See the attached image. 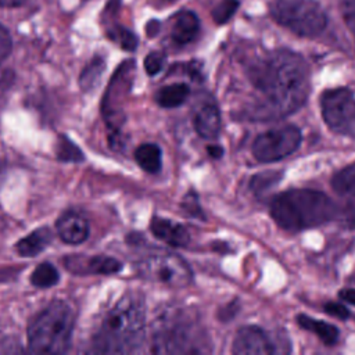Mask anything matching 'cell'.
<instances>
[{"mask_svg": "<svg viewBox=\"0 0 355 355\" xmlns=\"http://www.w3.org/2000/svg\"><path fill=\"white\" fill-rule=\"evenodd\" d=\"M200 29L198 17L193 11H180L173 21L172 39L179 44L191 42Z\"/></svg>", "mask_w": 355, "mask_h": 355, "instance_id": "obj_15", "label": "cell"}, {"mask_svg": "<svg viewBox=\"0 0 355 355\" xmlns=\"http://www.w3.org/2000/svg\"><path fill=\"white\" fill-rule=\"evenodd\" d=\"M139 269L147 279L173 287H184L191 282V270L189 265L176 254L165 252L151 255L140 263Z\"/></svg>", "mask_w": 355, "mask_h": 355, "instance_id": "obj_8", "label": "cell"}, {"mask_svg": "<svg viewBox=\"0 0 355 355\" xmlns=\"http://www.w3.org/2000/svg\"><path fill=\"white\" fill-rule=\"evenodd\" d=\"M104 68H105L104 60L101 57H94L80 73V78H79L80 87L85 92L93 90L97 86V83L104 72Z\"/></svg>", "mask_w": 355, "mask_h": 355, "instance_id": "obj_20", "label": "cell"}, {"mask_svg": "<svg viewBox=\"0 0 355 355\" xmlns=\"http://www.w3.org/2000/svg\"><path fill=\"white\" fill-rule=\"evenodd\" d=\"M334 191L345 201V219L355 226V164L338 171L331 180Z\"/></svg>", "mask_w": 355, "mask_h": 355, "instance_id": "obj_10", "label": "cell"}, {"mask_svg": "<svg viewBox=\"0 0 355 355\" xmlns=\"http://www.w3.org/2000/svg\"><path fill=\"white\" fill-rule=\"evenodd\" d=\"M320 108L326 125L333 132L355 139V97L351 90L337 87L323 92Z\"/></svg>", "mask_w": 355, "mask_h": 355, "instance_id": "obj_6", "label": "cell"}, {"mask_svg": "<svg viewBox=\"0 0 355 355\" xmlns=\"http://www.w3.org/2000/svg\"><path fill=\"white\" fill-rule=\"evenodd\" d=\"M239 8V0H220L212 10V18L216 24L227 22Z\"/></svg>", "mask_w": 355, "mask_h": 355, "instance_id": "obj_24", "label": "cell"}, {"mask_svg": "<svg viewBox=\"0 0 355 355\" xmlns=\"http://www.w3.org/2000/svg\"><path fill=\"white\" fill-rule=\"evenodd\" d=\"M25 0H0V7H14L22 4Z\"/></svg>", "mask_w": 355, "mask_h": 355, "instance_id": "obj_33", "label": "cell"}, {"mask_svg": "<svg viewBox=\"0 0 355 355\" xmlns=\"http://www.w3.org/2000/svg\"><path fill=\"white\" fill-rule=\"evenodd\" d=\"M324 311L338 319H347L349 316V311L343 306L341 304H337V302H327L324 305Z\"/></svg>", "mask_w": 355, "mask_h": 355, "instance_id": "obj_30", "label": "cell"}, {"mask_svg": "<svg viewBox=\"0 0 355 355\" xmlns=\"http://www.w3.org/2000/svg\"><path fill=\"white\" fill-rule=\"evenodd\" d=\"M301 143V132L297 126H283L261 133L252 144V155L259 162H275L288 157Z\"/></svg>", "mask_w": 355, "mask_h": 355, "instance_id": "obj_7", "label": "cell"}, {"mask_svg": "<svg viewBox=\"0 0 355 355\" xmlns=\"http://www.w3.org/2000/svg\"><path fill=\"white\" fill-rule=\"evenodd\" d=\"M341 12L347 26L355 35V0H343Z\"/></svg>", "mask_w": 355, "mask_h": 355, "instance_id": "obj_27", "label": "cell"}, {"mask_svg": "<svg viewBox=\"0 0 355 355\" xmlns=\"http://www.w3.org/2000/svg\"><path fill=\"white\" fill-rule=\"evenodd\" d=\"M194 129L200 137L212 140L216 139L220 130V114L216 105L205 104L194 115Z\"/></svg>", "mask_w": 355, "mask_h": 355, "instance_id": "obj_14", "label": "cell"}, {"mask_svg": "<svg viewBox=\"0 0 355 355\" xmlns=\"http://www.w3.org/2000/svg\"><path fill=\"white\" fill-rule=\"evenodd\" d=\"M338 295H340V298L344 300L345 302L355 305V290H354V288H344V290H341V291L338 293Z\"/></svg>", "mask_w": 355, "mask_h": 355, "instance_id": "obj_31", "label": "cell"}, {"mask_svg": "<svg viewBox=\"0 0 355 355\" xmlns=\"http://www.w3.org/2000/svg\"><path fill=\"white\" fill-rule=\"evenodd\" d=\"M164 61H165V57L162 53H158V51H153L150 53L146 60H144V68H146V72L148 75H157L162 67H164Z\"/></svg>", "mask_w": 355, "mask_h": 355, "instance_id": "obj_26", "label": "cell"}, {"mask_svg": "<svg viewBox=\"0 0 355 355\" xmlns=\"http://www.w3.org/2000/svg\"><path fill=\"white\" fill-rule=\"evenodd\" d=\"M50 239H51V234L49 229L46 227L37 229L31 234H28L26 237L21 239L15 244V250L21 257H35L47 247V244L50 243Z\"/></svg>", "mask_w": 355, "mask_h": 355, "instance_id": "obj_16", "label": "cell"}, {"mask_svg": "<svg viewBox=\"0 0 355 355\" xmlns=\"http://www.w3.org/2000/svg\"><path fill=\"white\" fill-rule=\"evenodd\" d=\"M151 232L153 234L159 239L161 241L173 245V247H184L189 243V233L187 230L173 222V220H168L164 218H154L151 220Z\"/></svg>", "mask_w": 355, "mask_h": 355, "instance_id": "obj_13", "label": "cell"}, {"mask_svg": "<svg viewBox=\"0 0 355 355\" xmlns=\"http://www.w3.org/2000/svg\"><path fill=\"white\" fill-rule=\"evenodd\" d=\"M270 215L282 229L300 232L331 220L337 215V205L322 191L291 189L273 198Z\"/></svg>", "mask_w": 355, "mask_h": 355, "instance_id": "obj_3", "label": "cell"}, {"mask_svg": "<svg viewBox=\"0 0 355 355\" xmlns=\"http://www.w3.org/2000/svg\"><path fill=\"white\" fill-rule=\"evenodd\" d=\"M135 158L141 169L148 173H157L161 169V148L154 143H144L139 146L135 151Z\"/></svg>", "mask_w": 355, "mask_h": 355, "instance_id": "obj_19", "label": "cell"}, {"mask_svg": "<svg viewBox=\"0 0 355 355\" xmlns=\"http://www.w3.org/2000/svg\"><path fill=\"white\" fill-rule=\"evenodd\" d=\"M144 338V309L140 300L125 297L103 319L93 337V351L100 354L135 352Z\"/></svg>", "mask_w": 355, "mask_h": 355, "instance_id": "obj_2", "label": "cell"}, {"mask_svg": "<svg viewBox=\"0 0 355 355\" xmlns=\"http://www.w3.org/2000/svg\"><path fill=\"white\" fill-rule=\"evenodd\" d=\"M182 207L186 209V212L194 218H201L204 219V215L201 212V208L198 205V201H197V197L194 193H189L183 201H182Z\"/></svg>", "mask_w": 355, "mask_h": 355, "instance_id": "obj_28", "label": "cell"}, {"mask_svg": "<svg viewBox=\"0 0 355 355\" xmlns=\"http://www.w3.org/2000/svg\"><path fill=\"white\" fill-rule=\"evenodd\" d=\"M250 78L259 93L250 107L252 119H279L301 108L309 93V72L301 55L276 50L250 68Z\"/></svg>", "mask_w": 355, "mask_h": 355, "instance_id": "obj_1", "label": "cell"}, {"mask_svg": "<svg viewBox=\"0 0 355 355\" xmlns=\"http://www.w3.org/2000/svg\"><path fill=\"white\" fill-rule=\"evenodd\" d=\"M273 19L300 36H316L327 25V17L315 0H275L270 4Z\"/></svg>", "mask_w": 355, "mask_h": 355, "instance_id": "obj_5", "label": "cell"}, {"mask_svg": "<svg viewBox=\"0 0 355 355\" xmlns=\"http://www.w3.org/2000/svg\"><path fill=\"white\" fill-rule=\"evenodd\" d=\"M158 26H159L158 21H151V22H148V25H147V33H148L150 36L155 35L157 31H158Z\"/></svg>", "mask_w": 355, "mask_h": 355, "instance_id": "obj_34", "label": "cell"}, {"mask_svg": "<svg viewBox=\"0 0 355 355\" xmlns=\"http://www.w3.org/2000/svg\"><path fill=\"white\" fill-rule=\"evenodd\" d=\"M208 153H209L211 157L219 158V157L222 155L223 150H222V147H219V146H209V147H208Z\"/></svg>", "mask_w": 355, "mask_h": 355, "instance_id": "obj_32", "label": "cell"}, {"mask_svg": "<svg viewBox=\"0 0 355 355\" xmlns=\"http://www.w3.org/2000/svg\"><path fill=\"white\" fill-rule=\"evenodd\" d=\"M67 266L75 273H93V275H112L122 269V265L118 259L111 257H93L83 259L79 257H69L65 259Z\"/></svg>", "mask_w": 355, "mask_h": 355, "instance_id": "obj_12", "label": "cell"}, {"mask_svg": "<svg viewBox=\"0 0 355 355\" xmlns=\"http://www.w3.org/2000/svg\"><path fill=\"white\" fill-rule=\"evenodd\" d=\"M233 352L240 355H269L275 352L270 337L257 326H245L236 334Z\"/></svg>", "mask_w": 355, "mask_h": 355, "instance_id": "obj_9", "label": "cell"}, {"mask_svg": "<svg viewBox=\"0 0 355 355\" xmlns=\"http://www.w3.org/2000/svg\"><path fill=\"white\" fill-rule=\"evenodd\" d=\"M190 94V89L184 83H172L161 87L155 93V101L164 108H175L182 105Z\"/></svg>", "mask_w": 355, "mask_h": 355, "instance_id": "obj_18", "label": "cell"}, {"mask_svg": "<svg viewBox=\"0 0 355 355\" xmlns=\"http://www.w3.org/2000/svg\"><path fill=\"white\" fill-rule=\"evenodd\" d=\"M11 51V37L7 29L0 25V64L7 58Z\"/></svg>", "mask_w": 355, "mask_h": 355, "instance_id": "obj_29", "label": "cell"}, {"mask_svg": "<svg viewBox=\"0 0 355 355\" xmlns=\"http://www.w3.org/2000/svg\"><path fill=\"white\" fill-rule=\"evenodd\" d=\"M57 233L62 241L68 244H79L89 236V222L79 212H64L57 220Z\"/></svg>", "mask_w": 355, "mask_h": 355, "instance_id": "obj_11", "label": "cell"}, {"mask_svg": "<svg viewBox=\"0 0 355 355\" xmlns=\"http://www.w3.org/2000/svg\"><path fill=\"white\" fill-rule=\"evenodd\" d=\"M57 157H58L61 161H73V162L83 159L82 151H80L72 141H69V140L65 139V137H62L61 141L58 143Z\"/></svg>", "mask_w": 355, "mask_h": 355, "instance_id": "obj_25", "label": "cell"}, {"mask_svg": "<svg viewBox=\"0 0 355 355\" xmlns=\"http://www.w3.org/2000/svg\"><path fill=\"white\" fill-rule=\"evenodd\" d=\"M297 322L302 329L315 333L326 345H333L338 340L337 327L327 323V322L313 319V318L306 316V315H298Z\"/></svg>", "mask_w": 355, "mask_h": 355, "instance_id": "obj_17", "label": "cell"}, {"mask_svg": "<svg viewBox=\"0 0 355 355\" xmlns=\"http://www.w3.org/2000/svg\"><path fill=\"white\" fill-rule=\"evenodd\" d=\"M108 36L118 42L119 46L128 51H133L137 47V37L133 32H130L129 29L123 28V26H111L108 29Z\"/></svg>", "mask_w": 355, "mask_h": 355, "instance_id": "obj_23", "label": "cell"}, {"mask_svg": "<svg viewBox=\"0 0 355 355\" xmlns=\"http://www.w3.org/2000/svg\"><path fill=\"white\" fill-rule=\"evenodd\" d=\"M57 282H58V272L49 262H43V263L37 265V268L31 275V283L40 288L51 287Z\"/></svg>", "mask_w": 355, "mask_h": 355, "instance_id": "obj_21", "label": "cell"}, {"mask_svg": "<svg viewBox=\"0 0 355 355\" xmlns=\"http://www.w3.org/2000/svg\"><path fill=\"white\" fill-rule=\"evenodd\" d=\"M282 179V173L280 172H275V171H266V172H261L257 173L252 180H251V189L257 196H263L265 193H268L272 187H275Z\"/></svg>", "mask_w": 355, "mask_h": 355, "instance_id": "obj_22", "label": "cell"}, {"mask_svg": "<svg viewBox=\"0 0 355 355\" xmlns=\"http://www.w3.org/2000/svg\"><path fill=\"white\" fill-rule=\"evenodd\" d=\"M73 311L64 301H53L29 323L28 344L36 354H62L73 329Z\"/></svg>", "mask_w": 355, "mask_h": 355, "instance_id": "obj_4", "label": "cell"}]
</instances>
